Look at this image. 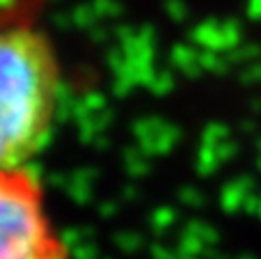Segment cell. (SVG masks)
Listing matches in <instances>:
<instances>
[{"label":"cell","mask_w":261,"mask_h":259,"mask_svg":"<svg viewBox=\"0 0 261 259\" xmlns=\"http://www.w3.org/2000/svg\"><path fill=\"white\" fill-rule=\"evenodd\" d=\"M62 101V64L41 28L0 21V168L30 165L48 147Z\"/></svg>","instance_id":"obj_1"},{"label":"cell","mask_w":261,"mask_h":259,"mask_svg":"<svg viewBox=\"0 0 261 259\" xmlns=\"http://www.w3.org/2000/svg\"><path fill=\"white\" fill-rule=\"evenodd\" d=\"M0 259H71L30 165L0 168Z\"/></svg>","instance_id":"obj_2"}]
</instances>
